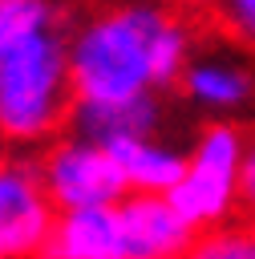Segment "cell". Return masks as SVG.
Segmentation results:
<instances>
[{
	"label": "cell",
	"instance_id": "obj_4",
	"mask_svg": "<svg viewBox=\"0 0 255 259\" xmlns=\"http://www.w3.org/2000/svg\"><path fill=\"white\" fill-rule=\"evenodd\" d=\"M36 166H40L45 190H49L57 210L105 206V202H121L130 194L113 150L105 142H93V138L77 134V130L65 134V138H53L40 150Z\"/></svg>",
	"mask_w": 255,
	"mask_h": 259
},
{
	"label": "cell",
	"instance_id": "obj_15",
	"mask_svg": "<svg viewBox=\"0 0 255 259\" xmlns=\"http://www.w3.org/2000/svg\"><path fill=\"white\" fill-rule=\"evenodd\" d=\"M4 150H8V146H4V138H0V166H4Z\"/></svg>",
	"mask_w": 255,
	"mask_h": 259
},
{
	"label": "cell",
	"instance_id": "obj_7",
	"mask_svg": "<svg viewBox=\"0 0 255 259\" xmlns=\"http://www.w3.org/2000/svg\"><path fill=\"white\" fill-rule=\"evenodd\" d=\"M178 85L206 117H235L255 105V65L231 49H194Z\"/></svg>",
	"mask_w": 255,
	"mask_h": 259
},
{
	"label": "cell",
	"instance_id": "obj_11",
	"mask_svg": "<svg viewBox=\"0 0 255 259\" xmlns=\"http://www.w3.org/2000/svg\"><path fill=\"white\" fill-rule=\"evenodd\" d=\"M53 28H65L61 0H0V53Z\"/></svg>",
	"mask_w": 255,
	"mask_h": 259
},
{
	"label": "cell",
	"instance_id": "obj_1",
	"mask_svg": "<svg viewBox=\"0 0 255 259\" xmlns=\"http://www.w3.org/2000/svg\"><path fill=\"white\" fill-rule=\"evenodd\" d=\"M194 28L166 0H105L69 28L77 101H121L182 81Z\"/></svg>",
	"mask_w": 255,
	"mask_h": 259
},
{
	"label": "cell",
	"instance_id": "obj_8",
	"mask_svg": "<svg viewBox=\"0 0 255 259\" xmlns=\"http://www.w3.org/2000/svg\"><path fill=\"white\" fill-rule=\"evenodd\" d=\"M45 255H53V259H130L117 202L57 210Z\"/></svg>",
	"mask_w": 255,
	"mask_h": 259
},
{
	"label": "cell",
	"instance_id": "obj_10",
	"mask_svg": "<svg viewBox=\"0 0 255 259\" xmlns=\"http://www.w3.org/2000/svg\"><path fill=\"white\" fill-rule=\"evenodd\" d=\"M121 174H125V186L130 190H170L182 170H186V154L158 134H138V138H121L109 146Z\"/></svg>",
	"mask_w": 255,
	"mask_h": 259
},
{
	"label": "cell",
	"instance_id": "obj_9",
	"mask_svg": "<svg viewBox=\"0 0 255 259\" xmlns=\"http://www.w3.org/2000/svg\"><path fill=\"white\" fill-rule=\"evenodd\" d=\"M162 101L158 93H142V97H121V101H77L73 105V130L93 138V142H121V138H138V134H158L162 130Z\"/></svg>",
	"mask_w": 255,
	"mask_h": 259
},
{
	"label": "cell",
	"instance_id": "obj_17",
	"mask_svg": "<svg viewBox=\"0 0 255 259\" xmlns=\"http://www.w3.org/2000/svg\"><path fill=\"white\" fill-rule=\"evenodd\" d=\"M0 255H4V239H0Z\"/></svg>",
	"mask_w": 255,
	"mask_h": 259
},
{
	"label": "cell",
	"instance_id": "obj_6",
	"mask_svg": "<svg viewBox=\"0 0 255 259\" xmlns=\"http://www.w3.org/2000/svg\"><path fill=\"white\" fill-rule=\"evenodd\" d=\"M117 210H121L130 259H178V255H194L198 227L170 202L166 190H130L117 202Z\"/></svg>",
	"mask_w": 255,
	"mask_h": 259
},
{
	"label": "cell",
	"instance_id": "obj_5",
	"mask_svg": "<svg viewBox=\"0 0 255 259\" xmlns=\"http://www.w3.org/2000/svg\"><path fill=\"white\" fill-rule=\"evenodd\" d=\"M57 206L45 190L40 166L4 158L0 166V239L4 255H45Z\"/></svg>",
	"mask_w": 255,
	"mask_h": 259
},
{
	"label": "cell",
	"instance_id": "obj_2",
	"mask_svg": "<svg viewBox=\"0 0 255 259\" xmlns=\"http://www.w3.org/2000/svg\"><path fill=\"white\" fill-rule=\"evenodd\" d=\"M69 32L53 28L0 53V138L16 150H36L61 138L73 121Z\"/></svg>",
	"mask_w": 255,
	"mask_h": 259
},
{
	"label": "cell",
	"instance_id": "obj_3",
	"mask_svg": "<svg viewBox=\"0 0 255 259\" xmlns=\"http://www.w3.org/2000/svg\"><path fill=\"white\" fill-rule=\"evenodd\" d=\"M243 146L247 138L239 125H231L227 117H210V125L198 130L194 146L186 150V170L166 194L198 231L231 223V214L243 206L239 198Z\"/></svg>",
	"mask_w": 255,
	"mask_h": 259
},
{
	"label": "cell",
	"instance_id": "obj_13",
	"mask_svg": "<svg viewBox=\"0 0 255 259\" xmlns=\"http://www.w3.org/2000/svg\"><path fill=\"white\" fill-rule=\"evenodd\" d=\"M210 12L235 49L255 53V0H210Z\"/></svg>",
	"mask_w": 255,
	"mask_h": 259
},
{
	"label": "cell",
	"instance_id": "obj_14",
	"mask_svg": "<svg viewBox=\"0 0 255 259\" xmlns=\"http://www.w3.org/2000/svg\"><path fill=\"white\" fill-rule=\"evenodd\" d=\"M239 198H243V210L255 214V134L247 138L243 146V174H239Z\"/></svg>",
	"mask_w": 255,
	"mask_h": 259
},
{
	"label": "cell",
	"instance_id": "obj_16",
	"mask_svg": "<svg viewBox=\"0 0 255 259\" xmlns=\"http://www.w3.org/2000/svg\"><path fill=\"white\" fill-rule=\"evenodd\" d=\"M251 251H255V223H251Z\"/></svg>",
	"mask_w": 255,
	"mask_h": 259
},
{
	"label": "cell",
	"instance_id": "obj_12",
	"mask_svg": "<svg viewBox=\"0 0 255 259\" xmlns=\"http://www.w3.org/2000/svg\"><path fill=\"white\" fill-rule=\"evenodd\" d=\"M194 255H202V259H255L251 227H231V223L206 227V231H198Z\"/></svg>",
	"mask_w": 255,
	"mask_h": 259
}]
</instances>
